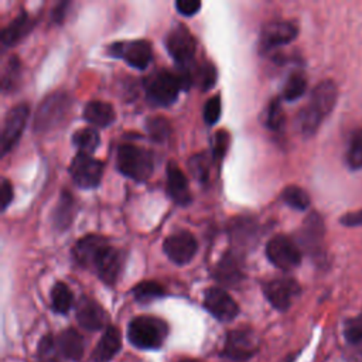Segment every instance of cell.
I'll list each match as a JSON object with an SVG mask.
<instances>
[{"label": "cell", "mask_w": 362, "mask_h": 362, "mask_svg": "<svg viewBox=\"0 0 362 362\" xmlns=\"http://www.w3.org/2000/svg\"><path fill=\"white\" fill-rule=\"evenodd\" d=\"M188 167L191 174L199 182H206L209 180V161L205 154H195L189 158Z\"/></svg>", "instance_id": "obj_38"}, {"label": "cell", "mask_w": 362, "mask_h": 362, "mask_svg": "<svg viewBox=\"0 0 362 362\" xmlns=\"http://www.w3.org/2000/svg\"><path fill=\"white\" fill-rule=\"evenodd\" d=\"M146 129H147V133H148L150 139L157 141V143H161V141L167 140L170 137V133H171L170 122L167 119L161 117V116L150 117L146 122Z\"/></svg>", "instance_id": "obj_34"}, {"label": "cell", "mask_w": 362, "mask_h": 362, "mask_svg": "<svg viewBox=\"0 0 362 362\" xmlns=\"http://www.w3.org/2000/svg\"><path fill=\"white\" fill-rule=\"evenodd\" d=\"M167 194L178 205H188L192 199L188 180L174 161L167 164Z\"/></svg>", "instance_id": "obj_21"}, {"label": "cell", "mask_w": 362, "mask_h": 362, "mask_svg": "<svg viewBox=\"0 0 362 362\" xmlns=\"http://www.w3.org/2000/svg\"><path fill=\"white\" fill-rule=\"evenodd\" d=\"M76 205L75 199L69 191H62L57 205L52 211V225L57 230H65L69 228L74 216H75Z\"/></svg>", "instance_id": "obj_25"}, {"label": "cell", "mask_w": 362, "mask_h": 362, "mask_svg": "<svg viewBox=\"0 0 362 362\" xmlns=\"http://www.w3.org/2000/svg\"><path fill=\"white\" fill-rule=\"evenodd\" d=\"M259 348V341L256 335L247 329H233L226 335L223 355L232 361L242 362L249 359Z\"/></svg>", "instance_id": "obj_14"}, {"label": "cell", "mask_w": 362, "mask_h": 362, "mask_svg": "<svg viewBox=\"0 0 362 362\" xmlns=\"http://www.w3.org/2000/svg\"><path fill=\"white\" fill-rule=\"evenodd\" d=\"M180 362H199V361H195V359H182Z\"/></svg>", "instance_id": "obj_47"}, {"label": "cell", "mask_w": 362, "mask_h": 362, "mask_svg": "<svg viewBox=\"0 0 362 362\" xmlns=\"http://www.w3.org/2000/svg\"><path fill=\"white\" fill-rule=\"evenodd\" d=\"M109 245V242L99 235H86L79 239L72 247V259L76 264L85 269H92L100 252Z\"/></svg>", "instance_id": "obj_19"}, {"label": "cell", "mask_w": 362, "mask_h": 362, "mask_svg": "<svg viewBox=\"0 0 362 362\" xmlns=\"http://www.w3.org/2000/svg\"><path fill=\"white\" fill-rule=\"evenodd\" d=\"M307 89V79L301 72H293L288 75L283 86V99L293 102L304 95Z\"/></svg>", "instance_id": "obj_31"}, {"label": "cell", "mask_w": 362, "mask_h": 362, "mask_svg": "<svg viewBox=\"0 0 362 362\" xmlns=\"http://www.w3.org/2000/svg\"><path fill=\"white\" fill-rule=\"evenodd\" d=\"M113 107L100 100H90L83 107V119L96 127H107L115 120Z\"/></svg>", "instance_id": "obj_27"}, {"label": "cell", "mask_w": 362, "mask_h": 362, "mask_svg": "<svg viewBox=\"0 0 362 362\" xmlns=\"http://www.w3.org/2000/svg\"><path fill=\"white\" fill-rule=\"evenodd\" d=\"M33 27V21L30 20L25 11H21L10 24L1 31V44L6 48L14 47L18 41L23 40L28 34Z\"/></svg>", "instance_id": "obj_26"}, {"label": "cell", "mask_w": 362, "mask_h": 362, "mask_svg": "<svg viewBox=\"0 0 362 362\" xmlns=\"http://www.w3.org/2000/svg\"><path fill=\"white\" fill-rule=\"evenodd\" d=\"M346 164L352 170L362 168V129L354 132L346 151Z\"/></svg>", "instance_id": "obj_36"}, {"label": "cell", "mask_w": 362, "mask_h": 362, "mask_svg": "<svg viewBox=\"0 0 362 362\" xmlns=\"http://www.w3.org/2000/svg\"><path fill=\"white\" fill-rule=\"evenodd\" d=\"M57 345H58L59 354L69 361H79L83 355V349H85L83 338L74 328L64 329L57 338Z\"/></svg>", "instance_id": "obj_24"}, {"label": "cell", "mask_w": 362, "mask_h": 362, "mask_svg": "<svg viewBox=\"0 0 362 362\" xmlns=\"http://www.w3.org/2000/svg\"><path fill=\"white\" fill-rule=\"evenodd\" d=\"M116 167L127 178L144 182L151 177L154 170L153 154L150 150L137 144H120L116 153Z\"/></svg>", "instance_id": "obj_2"}, {"label": "cell", "mask_w": 362, "mask_h": 362, "mask_svg": "<svg viewBox=\"0 0 362 362\" xmlns=\"http://www.w3.org/2000/svg\"><path fill=\"white\" fill-rule=\"evenodd\" d=\"M228 233L233 246L232 250L243 253L256 246L259 239V225L253 218L235 216L228 223Z\"/></svg>", "instance_id": "obj_12"}, {"label": "cell", "mask_w": 362, "mask_h": 362, "mask_svg": "<svg viewBox=\"0 0 362 362\" xmlns=\"http://www.w3.org/2000/svg\"><path fill=\"white\" fill-rule=\"evenodd\" d=\"M298 28L293 21H273L263 27L260 34V51L267 52L273 48L291 42L297 37Z\"/></svg>", "instance_id": "obj_17"}, {"label": "cell", "mask_w": 362, "mask_h": 362, "mask_svg": "<svg viewBox=\"0 0 362 362\" xmlns=\"http://www.w3.org/2000/svg\"><path fill=\"white\" fill-rule=\"evenodd\" d=\"M214 277L223 287H236L245 277L239 253L225 252L214 269Z\"/></svg>", "instance_id": "obj_18"}, {"label": "cell", "mask_w": 362, "mask_h": 362, "mask_svg": "<svg viewBox=\"0 0 362 362\" xmlns=\"http://www.w3.org/2000/svg\"><path fill=\"white\" fill-rule=\"evenodd\" d=\"M59 355V349L57 345V339L52 335H44L37 346V356L41 362H57Z\"/></svg>", "instance_id": "obj_37"}, {"label": "cell", "mask_w": 362, "mask_h": 362, "mask_svg": "<svg viewBox=\"0 0 362 362\" xmlns=\"http://www.w3.org/2000/svg\"><path fill=\"white\" fill-rule=\"evenodd\" d=\"M229 144V134L225 130H218L211 140V150H212V158L215 161H221L228 150Z\"/></svg>", "instance_id": "obj_41"}, {"label": "cell", "mask_w": 362, "mask_h": 362, "mask_svg": "<svg viewBox=\"0 0 362 362\" xmlns=\"http://www.w3.org/2000/svg\"><path fill=\"white\" fill-rule=\"evenodd\" d=\"M339 221L345 226H361L362 225V209L356 211V212L345 214Z\"/></svg>", "instance_id": "obj_46"}, {"label": "cell", "mask_w": 362, "mask_h": 362, "mask_svg": "<svg viewBox=\"0 0 362 362\" xmlns=\"http://www.w3.org/2000/svg\"><path fill=\"white\" fill-rule=\"evenodd\" d=\"M20 72H21V65H20L18 58L16 55L10 57L7 61V65L3 68V74H1V88L4 92L14 89V86L18 82Z\"/></svg>", "instance_id": "obj_35"}, {"label": "cell", "mask_w": 362, "mask_h": 362, "mask_svg": "<svg viewBox=\"0 0 362 362\" xmlns=\"http://www.w3.org/2000/svg\"><path fill=\"white\" fill-rule=\"evenodd\" d=\"M72 144L78 148V153L92 156L100 144V137L95 129L83 127L72 134Z\"/></svg>", "instance_id": "obj_29"}, {"label": "cell", "mask_w": 362, "mask_h": 362, "mask_svg": "<svg viewBox=\"0 0 362 362\" xmlns=\"http://www.w3.org/2000/svg\"><path fill=\"white\" fill-rule=\"evenodd\" d=\"M165 48L178 65V69H189L194 66L197 41L185 25L178 24L170 30L165 37Z\"/></svg>", "instance_id": "obj_6"}, {"label": "cell", "mask_w": 362, "mask_h": 362, "mask_svg": "<svg viewBox=\"0 0 362 362\" xmlns=\"http://www.w3.org/2000/svg\"><path fill=\"white\" fill-rule=\"evenodd\" d=\"M266 256L273 266L281 270H291L301 263L298 246L284 235H276L267 242Z\"/></svg>", "instance_id": "obj_8"}, {"label": "cell", "mask_w": 362, "mask_h": 362, "mask_svg": "<svg viewBox=\"0 0 362 362\" xmlns=\"http://www.w3.org/2000/svg\"><path fill=\"white\" fill-rule=\"evenodd\" d=\"M78 324L86 331H98L105 325L106 313L92 298L82 297L76 307Z\"/></svg>", "instance_id": "obj_22"}, {"label": "cell", "mask_w": 362, "mask_h": 362, "mask_svg": "<svg viewBox=\"0 0 362 362\" xmlns=\"http://www.w3.org/2000/svg\"><path fill=\"white\" fill-rule=\"evenodd\" d=\"M189 71L192 83L197 85L201 90L211 89L216 82V68L208 61H202L198 64L195 62Z\"/></svg>", "instance_id": "obj_28"}, {"label": "cell", "mask_w": 362, "mask_h": 362, "mask_svg": "<svg viewBox=\"0 0 362 362\" xmlns=\"http://www.w3.org/2000/svg\"><path fill=\"white\" fill-rule=\"evenodd\" d=\"M284 123V112L280 103L279 98H274L267 109V115H266V124L269 129L272 130H280L281 126Z\"/></svg>", "instance_id": "obj_39"}, {"label": "cell", "mask_w": 362, "mask_h": 362, "mask_svg": "<svg viewBox=\"0 0 362 362\" xmlns=\"http://www.w3.org/2000/svg\"><path fill=\"white\" fill-rule=\"evenodd\" d=\"M69 4H71L69 1H61V3H58V4L55 6V8H54L52 13H51V20H52V23L61 24V23L64 21Z\"/></svg>", "instance_id": "obj_45"}, {"label": "cell", "mask_w": 362, "mask_h": 362, "mask_svg": "<svg viewBox=\"0 0 362 362\" xmlns=\"http://www.w3.org/2000/svg\"><path fill=\"white\" fill-rule=\"evenodd\" d=\"M204 307L211 315L222 322L232 321L239 313V305L236 301L228 294L226 290L221 287H209L205 290Z\"/></svg>", "instance_id": "obj_15"}, {"label": "cell", "mask_w": 362, "mask_h": 362, "mask_svg": "<svg viewBox=\"0 0 362 362\" xmlns=\"http://www.w3.org/2000/svg\"><path fill=\"white\" fill-rule=\"evenodd\" d=\"M262 288L267 301L279 311H286L301 290L298 283L290 277L272 279Z\"/></svg>", "instance_id": "obj_13"}, {"label": "cell", "mask_w": 362, "mask_h": 362, "mask_svg": "<svg viewBox=\"0 0 362 362\" xmlns=\"http://www.w3.org/2000/svg\"><path fill=\"white\" fill-rule=\"evenodd\" d=\"M175 8L180 14L185 16V17H191L194 14H197L201 8V1H195V0H177L175 1Z\"/></svg>", "instance_id": "obj_43"}, {"label": "cell", "mask_w": 362, "mask_h": 362, "mask_svg": "<svg viewBox=\"0 0 362 362\" xmlns=\"http://www.w3.org/2000/svg\"><path fill=\"white\" fill-rule=\"evenodd\" d=\"M124 263V253L110 245H107L96 259L93 264V270L98 277L107 286L116 284L119 274L122 272Z\"/></svg>", "instance_id": "obj_16"}, {"label": "cell", "mask_w": 362, "mask_h": 362, "mask_svg": "<svg viewBox=\"0 0 362 362\" xmlns=\"http://www.w3.org/2000/svg\"><path fill=\"white\" fill-rule=\"evenodd\" d=\"M281 199L286 205H288L290 208L297 209V211H305L310 205L308 194L297 185L286 187L281 191Z\"/></svg>", "instance_id": "obj_32"}, {"label": "cell", "mask_w": 362, "mask_h": 362, "mask_svg": "<svg viewBox=\"0 0 362 362\" xmlns=\"http://www.w3.org/2000/svg\"><path fill=\"white\" fill-rule=\"evenodd\" d=\"M68 171L78 187L90 189L99 185L103 174V164L89 154L78 153L72 158Z\"/></svg>", "instance_id": "obj_9"}, {"label": "cell", "mask_w": 362, "mask_h": 362, "mask_svg": "<svg viewBox=\"0 0 362 362\" xmlns=\"http://www.w3.org/2000/svg\"><path fill=\"white\" fill-rule=\"evenodd\" d=\"M51 304L54 311L59 314H66L71 310L74 304V294L65 283L57 281L54 284L51 290Z\"/></svg>", "instance_id": "obj_30"}, {"label": "cell", "mask_w": 362, "mask_h": 362, "mask_svg": "<svg viewBox=\"0 0 362 362\" xmlns=\"http://www.w3.org/2000/svg\"><path fill=\"white\" fill-rule=\"evenodd\" d=\"M221 112H222L221 96L215 95V96L209 98L208 102L204 106V120H205V123L208 126L215 124L221 117Z\"/></svg>", "instance_id": "obj_42"}, {"label": "cell", "mask_w": 362, "mask_h": 362, "mask_svg": "<svg viewBox=\"0 0 362 362\" xmlns=\"http://www.w3.org/2000/svg\"><path fill=\"white\" fill-rule=\"evenodd\" d=\"M69 107L71 100L65 92L49 93L42 99L34 113L33 130L37 133H45L55 129L65 120Z\"/></svg>", "instance_id": "obj_5"}, {"label": "cell", "mask_w": 362, "mask_h": 362, "mask_svg": "<svg viewBox=\"0 0 362 362\" xmlns=\"http://www.w3.org/2000/svg\"><path fill=\"white\" fill-rule=\"evenodd\" d=\"M168 334L165 321L151 315H139L129 322L127 338L132 345L141 349H157Z\"/></svg>", "instance_id": "obj_4"}, {"label": "cell", "mask_w": 362, "mask_h": 362, "mask_svg": "<svg viewBox=\"0 0 362 362\" xmlns=\"http://www.w3.org/2000/svg\"><path fill=\"white\" fill-rule=\"evenodd\" d=\"M144 90L146 98L153 106H170L173 105L180 90H185L182 78L178 71H168V69H158L150 74L144 79Z\"/></svg>", "instance_id": "obj_3"}, {"label": "cell", "mask_w": 362, "mask_h": 362, "mask_svg": "<svg viewBox=\"0 0 362 362\" xmlns=\"http://www.w3.org/2000/svg\"><path fill=\"white\" fill-rule=\"evenodd\" d=\"M30 116V107L25 103L11 107L4 117L1 129V156L7 154L20 140Z\"/></svg>", "instance_id": "obj_11"}, {"label": "cell", "mask_w": 362, "mask_h": 362, "mask_svg": "<svg viewBox=\"0 0 362 362\" xmlns=\"http://www.w3.org/2000/svg\"><path fill=\"white\" fill-rule=\"evenodd\" d=\"M322 240H324V222L318 214L313 212L304 219L301 225V229L298 232V242L310 253L317 255L321 250Z\"/></svg>", "instance_id": "obj_20"}, {"label": "cell", "mask_w": 362, "mask_h": 362, "mask_svg": "<svg viewBox=\"0 0 362 362\" xmlns=\"http://www.w3.org/2000/svg\"><path fill=\"white\" fill-rule=\"evenodd\" d=\"M198 250L195 236L188 230H177L168 235L163 242V252L175 264L189 263Z\"/></svg>", "instance_id": "obj_10"}, {"label": "cell", "mask_w": 362, "mask_h": 362, "mask_svg": "<svg viewBox=\"0 0 362 362\" xmlns=\"http://www.w3.org/2000/svg\"><path fill=\"white\" fill-rule=\"evenodd\" d=\"M337 98H338V89L331 79L321 81L313 89L307 106H304L298 112V117H297L300 132L304 136L310 137L318 130L321 122L334 109Z\"/></svg>", "instance_id": "obj_1"}, {"label": "cell", "mask_w": 362, "mask_h": 362, "mask_svg": "<svg viewBox=\"0 0 362 362\" xmlns=\"http://www.w3.org/2000/svg\"><path fill=\"white\" fill-rule=\"evenodd\" d=\"M133 296L139 303H150L156 298L165 296V290L157 281L147 280V281H141L133 287Z\"/></svg>", "instance_id": "obj_33"}, {"label": "cell", "mask_w": 362, "mask_h": 362, "mask_svg": "<svg viewBox=\"0 0 362 362\" xmlns=\"http://www.w3.org/2000/svg\"><path fill=\"white\" fill-rule=\"evenodd\" d=\"M107 54L113 58L123 59L127 65L136 69H146L153 57L151 44L146 40L119 41L107 47Z\"/></svg>", "instance_id": "obj_7"}, {"label": "cell", "mask_w": 362, "mask_h": 362, "mask_svg": "<svg viewBox=\"0 0 362 362\" xmlns=\"http://www.w3.org/2000/svg\"><path fill=\"white\" fill-rule=\"evenodd\" d=\"M0 191H1V198H0V201H1V211H6L7 206L13 201V185H11V182L7 178H3Z\"/></svg>", "instance_id": "obj_44"}, {"label": "cell", "mask_w": 362, "mask_h": 362, "mask_svg": "<svg viewBox=\"0 0 362 362\" xmlns=\"http://www.w3.org/2000/svg\"><path fill=\"white\" fill-rule=\"evenodd\" d=\"M344 337L349 344L362 342V315L348 318L344 325Z\"/></svg>", "instance_id": "obj_40"}, {"label": "cell", "mask_w": 362, "mask_h": 362, "mask_svg": "<svg viewBox=\"0 0 362 362\" xmlns=\"http://www.w3.org/2000/svg\"><path fill=\"white\" fill-rule=\"evenodd\" d=\"M120 346H122L120 331L116 327L109 325L103 331L100 339L98 341V344L92 352V361L93 362H107L119 352Z\"/></svg>", "instance_id": "obj_23"}, {"label": "cell", "mask_w": 362, "mask_h": 362, "mask_svg": "<svg viewBox=\"0 0 362 362\" xmlns=\"http://www.w3.org/2000/svg\"><path fill=\"white\" fill-rule=\"evenodd\" d=\"M293 361H294V358H293V356H290V358H288L286 362H293Z\"/></svg>", "instance_id": "obj_48"}]
</instances>
